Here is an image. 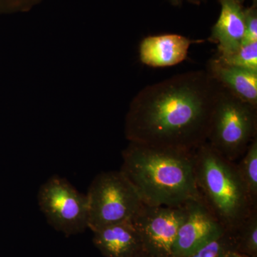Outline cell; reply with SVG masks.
<instances>
[{"label": "cell", "mask_w": 257, "mask_h": 257, "mask_svg": "<svg viewBox=\"0 0 257 257\" xmlns=\"http://www.w3.org/2000/svg\"><path fill=\"white\" fill-rule=\"evenodd\" d=\"M256 133L257 107L221 87L211 114L207 143L221 156L235 163L256 138Z\"/></svg>", "instance_id": "277c9868"}, {"label": "cell", "mask_w": 257, "mask_h": 257, "mask_svg": "<svg viewBox=\"0 0 257 257\" xmlns=\"http://www.w3.org/2000/svg\"><path fill=\"white\" fill-rule=\"evenodd\" d=\"M186 214L185 204L180 207L143 206L132 221L149 256L172 257L176 236Z\"/></svg>", "instance_id": "52a82bcc"}, {"label": "cell", "mask_w": 257, "mask_h": 257, "mask_svg": "<svg viewBox=\"0 0 257 257\" xmlns=\"http://www.w3.org/2000/svg\"><path fill=\"white\" fill-rule=\"evenodd\" d=\"M236 252L249 257H257V209L233 230Z\"/></svg>", "instance_id": "5bb4252c"}, {"label": "cell", "mask_w": 257, "mask_h": 257, "mask_svg": "<svg viewBox=\"0 0 257 257\" xmlns=\"http://www.w3.org/2000/svg\"><path fill=\"white\" fill-rule=\"evenodd\" d=\"M236 167L251 203L257 207V137L253 139Z\"/></svg>", "instance_id": "4fadbf2b"}, {"label": "cell", "mask_w": 257, "mask_h": 257, "mask_svg": "<svg viewBox=\"0 0 257 257\" xmlns=\"http://www.w3.org/2000/svg\"><path fill=\"white\" fill-rule=\"evenodd\" d=\"M226 257H249L246 256V255H243L242 253H240L239 252H236V251H233V252H231L227 255Z\"/></svg>", "instance_id": "ffe728a7"}, {"label": "cell", "mask_w": 257, "mask_h": 257, "mask_svg": "<svg viewBox=\"0 0 257 257\" xmlns=\"http://www.w3.org/2000/svg\"><path fill=\"white\" fill-rule=\"evenodd\" d=\"M173 6H181L184 1L188 2L192 4L199 5L202 3L203 0H168Z\"/></svg>", "instance_id": "d6986e66"}, {"label": "cell", "mask_w": 257, "mask_h": 257, "mask_svg": "<svg viewBox=\"0 0 257 257\" xmlns=\"http://www.w3.org/2000/svg\"><path fill=\"white\" fill-rule=\"evenodd\" d=\"M196 182L207 207L225 229L233 231L257 209L251 203L234 162L206 142L194 152Z\"/></svg>", "instance_id": "3957f363"}, {"label": "cell", "mask_w": 257, "mask_h": 257, "mask_svg": "<svg viewBox=\"0 0 257 257\" xmlns=\"http://www.w3.org/2000/svg\"><path fill=\"white\" fill-rule=\"evenodd\" d=\"M204 40H193L177 34L154 35L144 38L139 46L140 62L149 67L160 68L177 65L187 59L192 44Z\"/></svg>", "instance_id": "9c48e42d"}, {"label": "cell", "mask_w": 257, "mask_h": 257, "mask_svg": "<svg viewBox=\"0 0 257 257\" xmlns=\"http://www.w3.org/2000/svg\"><path fill=\"white\" fill-rule=\"evenodd\" d=\"M36 2L37 0H0V15L25 10Z\"/></svg>", "instance_id": "ac0fdd59"}, {"label": "cell", "mask_w": 257, "mask_h": 257, "mask_svg": "<svg viewBox=\"0 0 257 257\" xmlns=\"http://www.w3.org/2000/svg\"><path fill=\"white\" fill-rule=\"evenodd\" d=\"M220 60L231 65L257 72V42H243L234 54Z\"/></svg>", "instance_id": "2e32d148"}, {"label": "cell", "mask_w": 257, "mask_h": 257, "mask_svg": "<svg viewBox=\"0 0 257 257\" xmlns=\"http://www.w3.org/2000/svg\"><path fill=\"white\" fill-rule=\"evenodd\" d=\"M221 13L211 29L209 42L217 45L216 57L227 58L234 54L243 41L245 34V8L235 0H218Z\"/></svg>", "instance_id": "30bf717a"}, {"label": "cell", "mask_w": 257, "mask_h": 257, "mask_svg": "<svg viewBox=\"0 0 257 257\" xmlns=\"http://www.w3.org/2000/svg\"><path fill=\"white\" fill-rule=\"evenodd\" d=\"M221 86L207 70L173 76L144 88L125 119L130 143L195 151L207 142Z\"/></svg>", "instance_id": "6da1fadb"}, {"label": "cell", "mask_w": 257, "mask_h": 257, "mask_svg": "<svg viewBox=\"0 0 257 257\" xmlns=\"http://www.w3.org/2000/svg\"><path fill=\"white\" fill-rule=\"evenodd\" d=\"M37 200L47 221L57 231L72 236L88 229L87 194L79 192L67 179L50 177L39 189Z\"/></svg>", "instance_id": "8992f818"}, {"label": "cell", "mask_w": 257, "mask_h": 257, "mask_svg": "<svg viewBox=\"0 0 257 257\" xmlns=\"http://www.w3.org/2000/svg\"><path fill=\"white\" fill-rule=\"evenodd\" d=\"M92 231L133 221L145 205L136 189L120 171L99 174L87 193Z\"/></svg>", "instance_id": "5b68a950"}, {"label": "cell", "mask_w": 257, "mask_h": 257, "mask_svg": "<svg viewBox=\"0 0 257 257\" xmlns=\"http://www.w3.org/2000/svg\"><path fill=\"white\" fill-rule=\"evenodd\" d=\"M206 70L232 95L257 107V72L226 63L216 56L208 62Z\"/></svg>", "instance_id": "7c38bea8"}, {"label": "cell", "mask_w": 257, "mask_h": 257, "mask_svg": "<svg viewBox=\"0 0 257 257\" xmlns=\"http://www.w3.org/2000/svg\"><path fill=\"white\" fill-rule=\"evenodd\" d=\"M187 214L177 232L172 257H186L224 232L225 228L202 199L185 204Z\"/></svg>", "instance_id": "ba28073f"}, {"label": "cell", "mask_w": 257, "mask_h": 257, "mask_svg": "<svg viewBox=\"0 0 257 257\" xmlns=\"http://www.w3.org/2000/svg\"><path fill=\"white\" fill-rule=\"evenodd\" d=\"M137 257H150V256H149V255L147 254V253L146 252H145V251H144V252L140 253V254L138 255V256Z\"/></svg>", "instance_id": "44dd1931"}, {"label": "cell", "mask_w": 257, "mask_h": 257, "mask_svg": "<svg viewBox=\"0 0 257 257\" xmlns=\"http://www.w3.org/2000/svg\"><path fill=\"white\" fill-rule=\"evenodd\" d=\"M257 42L256 0H253L252 5L249 8H245V34L243 42Z\"/></svg>", "instance_id": "e0dca14e"}, {"label": "cell", "mask_w": 257, "mask_h": 257, "mask_svg": "<svg viewBox=\"0 0 257 257\" xmlns=\"http://www.w3.org/2000/svg\"><path fill=\"white\" fill-rule=\"evenodd\" d=\"M92 232L93 243L104 257H137L145 251L141 236L132 221Z\"/></svg>", "instance_id": "8fae6325"}, {"label": "cell", "mask_w": 257, "mask_h": 257, "mask_svg": "<svg viewBox=\"0 0 257 257\" xmlns=\"http://www.w3.org/2000/svg\"><path fill=\"white\" fill-rule=\"evenodd\" d=\"M194 152L130 143L119 171L145 205L180 207L202 199L196 182Z\"/></svg>", "instance_id": "7a4b0ae2"}, {"label": "cell", "mask_w": 257, "mask_h": 257, "mask_svg": "<svg viewBox=\"0 0 257 257\" xmlns=\"http://www.w3.org/2000/svg\"><path fill=\"white\" fill-rule=\"evenodd\" d=\"M235 1L237 2V3H239V4L243 5V3H244L245 0H235Z\"/></svg>", "instance_id": "7402d4cb"}, {"label": "cell", "mask_w": 257, "mask_h": 257, "mask_svg": "<svg viewBox=\"0 0 257 257\" xmlns=\"http://www.w3.org/2000/svg\"><path fill=\"white\" fill-rule=\"evenodd\" d=\"M233 251H236L234 233L226 229L220 236L186 257H226Z\"/></svg>", "instance_id": "9a60e30c"}]
</instances>
